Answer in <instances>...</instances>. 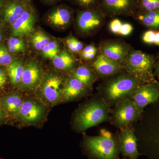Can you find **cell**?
Segmentation results:
<instances>
[{"label": "cell", "instance_id": "d590c367", "mask_svg": "<svg viewBox=\"0 0 159 159\" xmlns=\"http://www.w3.org/2000/svg\"><path fill=\"white\" fill-rule=\"evenodd\" d=\"M7 76L6 72L0 69V89L2 88L7 81Z\"/></svg>", "mask_w": 159, "mask_h": 159}, {"label": "cell", "instance_id": "9a60e30c", "mask_svg": "<svg viewBox=\"0 0 159 159\" xmlns=\"http://www.w3.org/2000/svg\"><path fill=\"white\" fill-rule=\"evenodd\" d=\"M92 91L79 80L70 75L65 83L62 102L78 100L88 96Z\"/></svg>", "mask_w": 159, "mask_h": 159}, {"label": "cell", "instance_id": "5b68a950", "mask_svg": "<svg viewBox=\"0 0 159 159\" xmlns=\"http://www.w3.org/2000/svg\"><path fill=\"white\" fill-rule=\"evenodd\" d=\"M156 61L153 54L131 49L123 64L124 71L144 84L157 82L154 74Z\"/></svg>", "mask_w": 159, "mask_h": 159}, {"label": "cell", "instance_id": "e0dca14e", "mask_svg": "<svg viewBox=\"0 0 159 159\" xmlns=\"http://www.w3.org/2000/svg\"><path fill=\"white\" fill-rule=\"evenodd\" d=\"M28 8L22 0H12L5 4L1 11L4 21L12 25Z\"/></svg>", "mask_w": 159, "mask_h": 159}, {"label": "cell", "instance_id": "7c38bea8", "mask_svg": "<svg viewBox=\"0 0 159 159\" xmlns=\"http://www.w3.org/2000/svg\"><path fill=\"white\" fill-rule=\"evenodd\" d=\"M132 99L142 114L147 107L159 101V81L141 85L135 91Z\"/></svg>", "mask_w": 159, "mask_h": 159}, {"label": "cell", "instance_id": "4dcf8cb0", "mask_svg": "<svg viewBox=\"0 0 159 159\" xmlns=\"http://www.w3.org/2000/svg\"><path fill=\"white\" fill-rule=\"evenodd\" d=\"M156 32V30L149 29L144 32L142 37L143 42L147 44H154L155 39Z\"/></svg>", "mask_w": 159, "mask_h": 159}, {"label": "cell", "instance_id": "6da1fadb", "mask_svg": "<svg viewBox=\"0 0 159 159\" xmlns=\"http://www.w3.org/2000/svg\"><path fill=\"white\" fill-rule=\"evenodd\" d=\"M133 126L141 156L159 159V100L147 107Z\"/></svg>", "mask_w": 159, "mask_h": 159}, {"label": "cell", "instance_id": "ffe728a7", "mask_svg": "<svg viewBox=\"0 0 159 159\" xmlns=\"http://www.w3.org/2000/svg\"><path fill=\"white\" fill-rule=\"evenodd\" d=\"M72 12L68 8L61 6L53 9L48 16L49 22L53 25L62 27L67 25L72 18Z\"/></svg>", "mask_w": 159, "mask_h": 159}, {"label": "cell", "instance_id": "60d3db41", "mask_svg": "<svg viewBox=\"0 0 159 159\" xmlns=\"http://www.w3.org/2000/svg\"><path fill=\"white\" fill-rule=\"evenodd\" d=\"M6 0H0V11H2L4 5L6 4Z\"/></svg>", "mask_w": 159, "mask_h": 159}, {"label": "cell", "instance_id": "ac0fdd59", "mask_svg": "<svg viewBox=\"0 0 159 159\" xmlns=\"http://www.w3.org/2000/svg\"><path fill=\"white\" fill-rule=\"evenodd\" d=\"M40 77L39 68L35 64L31 63L25 67L20 85L25 89H33L38 84Z\"/></svg>", "mask_w": 159, "mask_h": 159}, {"label": "cell", "instance_id": "d6a6232c", "mask_svg": "<svg viewBox=\"0 0 159 159\" xmlns=\"http://www.w3.org/2000/svg\"><path fill=\"white\" fill-rule=\"evenodd\" d=\"M122 24L121 21L118 19L116 18L113 20L110 23L109 26L110 31L114 34H119Z\"/></svg>", "mask_w": 159, "mask_h": 159}, {"label": "cell", "instance_id": "44dd1931", "mask_svg": "<svg viewBox=\"0 0 159 159\" xmlns=\"http://www.w3.org/2000/svg\"><path fill=\"white\" fill-rule=\"evenodd\" d=\"M71 75L91 89L94 83L99 79L93 68L86 66H80L72 72Z\"/></svg>", "mask_w": 159, "mask_h": 159}, {"label": "cell", "instance_id": "836d02e7", "mask_svg": "<svg viewBox=\"0 0 159 159\" xmlns=\"http://www.w3.org/2000/svg\"><path fill=\"white\" fill-rule=\"evenodd\" d=\"M133 31V27L131 24L128 23H122L119 34L122 36H128L131 34Z\"/></svg>", "mask_w": 159, "mask_h": 159}, {"label": "cell", "instance_id": "52a82bcc", "mask_svg": "<svg viewBox=\"0 0 159 159\" xmlns=\"http://www.w3.org/2000/svg\"><path fill=\"white\" fill-rule=\"evenodd\" d=\"M65 83H63L61 77L55 74H51L46 75L40 89V96L42 100L51 106L62 102Z\"/></svg>", "mask_w": 159, "mask_h": 159}, {"label": "cell", "instance_id": "7bdbcfd3", "mask_svg": "<svg viewBox=\"0 0 159 159\" xmlns=\"http://www.w3.org/2000/svg\"><path fill=\"white\" fill-rule=\"evenodd\" d=\"M47 1H49V2H55V1H57V0H47Z\"/></svg>", "mask_w": 159, "mask_h": 159}, {"label": "cell", "instance_id": "8992f818", "mask_svg": "<svg viewBox=\"0 0 159 159\" xmlns=\"http://www.w3.org/2000/svg\"><path fill=\"white\" fill-rule=\"evenodd\" d=\"M142 114L132 99L122 101L111 108L109 120L111 125L119 129L133 125L139 121Z\"/></svg>", "mask_w": 159, "mask_h": 159}, {"label": "cell", "instance_id": "f546056e", "mask_svg": "<svg viewBox=\"0 0 159 159\" xmlns=\"http://www.w3.org/2000/svg\"><path fill=\"white\" fill-rule=\"evenodd\" d=\"M13 61L12 57L3 44H0V66H8Z\"/></svg>", "mask_w": 159, "mask_h": 159}, {"label": "cell", "instance_id": "ee69618b", "mask_svg": "<svg viewBox=\"0 0 159 159\" xmlns=\"http://www.w3.org/2000/svg\"><path fill=\"white\" fill-rule=\"evenodd\" d=\"M130 159L128 158L125 157H122V159Z\"/></svg>", "mask_w": 159, "mask_h": 159}, {"label": "cell", "instance_id": "e575fe53", "mask_svg": "<svg viewBox=\"0 0 159 159\" xmlns=\"http://www.w3.org/2000/svg\"><path fill=\"white\" fill-rule=\"evenodd\" d=\"M74 37L73 36H70L66 39V42L68 48L69 50L70 51V52H72V53H77L74 42Z\"/></svg>", "mask_w": 159, "mask_h": 159}, {"label": "cell", "instance_id": "30bf717a", "mask_svg": "<svg viewBox=\"0 0 159 159\" xmlns=\"http://www.w3.org/2000/svg\"><path fill=\"white\" fill-rule=\"evenodd\" d=\"M99 4L105 16H132L138 12L139 0H101Z\"/></svg>", "mask_w": 159, "mask_h": 159}, {"label": "cell", "instance_id": "4316f807", "mask_svg": "<svg viewBox=\"0 0 159 159\" xmlns=\"http://www.w3.org/2000/svg\"><path fill=\"white\" fill-rule=\"evenodd\" d=\"M42 51L43 55L45 57L53 60L58 54V44L55 42H50L44 46Z\"/></svg>", "mask_w": 159, "mask_h": 159}, {"label": "cell", "instance_id": "1f68e13d", "mask_svg": "<svg viewBox=\"0 0 159 159\" xmlns=\"http://www.w3.org/2000/svg\"><path fill=\"white\" fill-rule=\"evenodd\" d=\"M77 5L86 9H93L97 4H100L101 0H75Z\"/></svg>", "mask_w": 159, "mask_h": 159}, {"label": "cell", "instance_id": "8fae6325", "mask_svg": "<svg viewBox=\"0 0 159 159\" xmlns=\"http://www.w3.org/2000/svg\"><path fill=\"white\" fill-rule=\"evenodd\" d=\"M130 45L120 39H106L99 44V53L123 66L130 49Z\"/></svg>", "mask_w": 159, "mask_h": 159}, {"label": "cell", "instance_id": "2e32d148", "mask_svg": "<svg viewBox=\"0 0 159 159\" xmlns=\"http://www.w3.org/2000/svg\"><path fill=\"white\" fill-rule=\"evenodd\" d=\"M35 16L34 12L28 8L11 25V33L14 36H21L30 34L34 29Z\"/></svg>", "mask_w": 159, "mask_h": 159}, {"label": "cell", "instance_id": "8d00e7d4", "mask_svg": "<svg viewBox=\"0 0 159 159\" xmlns=\"http://www.w3.org/2000/svg\"><path fill=\"white\" fill-rule=\"evenodd\" d=\"M156 61L155 65L154 70V74L156 78H157L159 81V52L156 56Z\"/></svg>", "mask_w": 159, "mask_h": 159}, {"label": "cell", "instance_id": "5bb4252c", "mask_svg": "<svg viewBox=\"0 0 159 159\" xmlns=\"http://www.w3.org/2000/svg\"><path fill=\"white\" fill-rule=\"evenodd\" d=\"M91 67L95 71L99 79L102 80L124 71L123 65L99 52L92 63Z\"/></svg>", "mask_w": 159, "mask_h": 159}, {"label": "cell", "instance_id": "4fadbf2b", "mask_svg": "<svg viewBox=\"0 0 159 159\" xmlns=\"http://www.w3.org/2000/svg\"><path fill=\"white\" fill-rule=\"evenodd\" d=\"M120 153L123 157L130 159H138L141 154L138 149L137 139L133 125L120 129Z\"/></svg>", "mask_w": 159, "mask_h": 159}, {"label": "cell", "instance_id": "603a6c76", "mask_svg": "<svg viewBox=\"0 0 159 159\" xmlns=\"http://www.w3.org/2000/svg\"><path fill=\"white\" fill-rule=\"evenodd\" d=\"M53 63L54 67L58 70L69 71L74 67L75 61L68 52L62 51L53 59Z\"/></svg>", "mask_w": 159, "mask_h": 159}, {"label": "cell", "instance_id": "7a4b0ae2", "mask_svg": "<svg viewBox=\"0 0 159 159\" xmlns=\"http://www.w3.org/2000/svg\"><path fill=\"white\" fill-rule=\"evenodd\" d=\"M145 84L125 71L102 80L97 93L109 107L132 98L137 89Z\"/></svg>", "mask_w": 159, "mask_h": 159}, {"label": "cell", "instance_id": "3957f363", "mask_svg": "<svg viewBox=\"0 0 159 159\" xmlns=\"http://www.w3.org/2000/svg\"><path fill=\"white\" fill-rule=\"evenodd\" d=\"M111 108L98 93L84 102L75 111L72 127L77 133H84L109 120Z\"/></svg>", "mask_w": 159, "mask_h": 159}, {"label": "cell", "instance_id": "d6986e66", "mask_svg": "<svg viewBox=\"0 0 159 159\" xmlns=\"http://www.w3.org/2000/svg\"><path fill=\"white\" fill-rule=\"evenodd\" d=\"M24 99L16 93L8 94L0 99V105L7 115L18 117Z\"/></svg>", "mask_w": 159, "mask_h": 159}, {"label": "cell", "instance_id": "d4e9b609", "mask_svg": "<svg viewBox=\"0 0 159 159\" xmlns=\"http://www.w3.org/2000/svg\"><path fill=\"white\" fill-rule=\"evenodd\" d=\"M154 11H159V0H139L138 12Z\"/></svg>", "mask_w": 159, "mask_h": 159}, {"label": "cell", "instance_id": "83f0119b", "mask_svg": "<svg viewBox=\"0 0 159 159\" xmlns=\"http://www.w3.org/2000/svg\"><path fill=\"white\" fill-rule=\"evenodd\" d=\"M8 50L11 53H17L24 51L25 45L21 39L16 37H11L8 41Z\"/></svg>", "mask_w": 159, "mask_h": 159}, {"label": "cell", "instance_id": "74e56055", "mask_svg": "<svg viewBox=\"0 0 159 159\" xmlns=\"http://www.w3.org/2000/svg\"><path fill=\"white\" fill-rule=\"evenodd\" d=\"M74 42L76 48L77 53H79L82 51L84 48V46L81 42L79 41L75 37H74Z\"/></svg>", "mask_w": 159, "mask_h": 159}, {"label": "cell", "instance_id": "277c9868", "mask_svg": "<svg viewBox=\"0 0 159 159\" xmlns=\"http://www.w3.org/2000/svg\"><path fill=\"white\" fill-rule=\"evenodd\" d=\"M80 144L82 152L89 159H120L119 132L112 133L101 129L99 135L84 134Z\"/></svg>", "mask_w": 159, "mask_h": 159}, {"label": "cell", "instance_id": "f1b7e54d", "mask_svg": "<svg viewBox=\"0 0 159 159\" xmlns=\"http://www.w3.org/2000/svg\"><path fill=\"white\" fill-rule=\"evenodd\" d=\"M98 49L93 44L87 46L80 52V56L85 61H91L97 56Z\"/></svg>", "mask_w": 159, "mask_h": 159}, {"label": "cell", "instance_id": "cb8c5ba5", "mask_svg": "<svg viewBox=\"0 0 159 159\" xmlns=\"http://www.w3.org/2000/svg\"><path fill=\"white\" fill-rule=\"evenodd\" d=\"M7 69L11 83L15 86L20 85L22 76L25 69L22 63L18 61H13L7 66Z\"/></svg>", "mask_w": 159, "mask_h": 159}, {"label": "cell", "instance_id": "ab89813d", "mask_svg": "<svg viewBox=\"0 0 159 159\" xmlns=\"http://www.w3.org/2000/svg\"><path fill=\"white\" fill-rule=\"evenodd\" d=\"M154 45L159 46V30H156L155 34V39Z\"/></svg>", "mask_w": 159, "mask_h": 159}, {"label": "cell", "instance_id": "b9f144b4", "mask_svg": "<svg viewBox=\"0 0 159 159\" xmlns=\"http://www.w3.org/2000/svg\"><path fill=\"white\" fill-rule=\"evenodd\" d=\"M2 33H1V31H0V43L2 41Z\"/></svg>", "mask_w": 159, "mask_h": 159}, {"label": "cell", "instance_id": "9c48e42d", "mask_svg": "<svg viewBox=\"0 0 159 159\" xmlns=\"http://www.w3.org/2000/svg\"><path fill=\"white\" fill-rule=\"evenodd\" d=\"M105 15L100 9H86L77 15V26L80 32L89 34L99 31L105 21Z\"/></svg>", "mask_w": 159, "mask_h": 159}, {"label": "cell", "instance_id": "7402d4cb", "mask_svg": "<svg viewBox=\"0 0 159 159\" xmlns=\"http://www.w3.org/2000/svg\"><path fill=\"white\" fill-rule=\"evenodd\" d=\"M135 19L144 27L159 30V11L138 12L135 14Z\"/></svg>", "mask_w": 159, "mask_h": 159}, {"label": "cell", "instance_id": "f35d334b", "mask_svg": "<svg viewBox=\"0 0 159 159\" xmlns=\"http://www.w3.org/2000/svg\"><path fill=\"white\" fill-rule=\"evenodd\" d=\"M7 114L5 112V111L3 110L2 107L0 105V123L3 122L6 119Z\"/></svg>", "mask_w": 159, "mask_h": 159}, {"label": "cell", "instance_id": "ba28073f", "mask_svg": "<svg viewBox=\"0 0 159 159\" xmlns=\"http://www.w3.org/2000/svg\"><path fill=\"white\" fill-rule=\"evenodd\" d=\"M46 106L39 99L27 98L24 99L18 118L24 125H33L44 119L46 114Z\"/></svg>", "mask_w": 159, "mask_h": 159}, {"label": "cell", "instance_id": "484cf974", "mask_svg": "<svg viewBox=\"0 0 159 159\" xmlns=\"http://www.w3.org/2000/svg\"><path fill=\"white\" fill-rule=\"evenodd\" d=\"M50 42V38L42 32H36L31 38L32 44L38 51H42Z\"/></svg>", "mask_w": 159, "mask_h": 159}]
</instances>
